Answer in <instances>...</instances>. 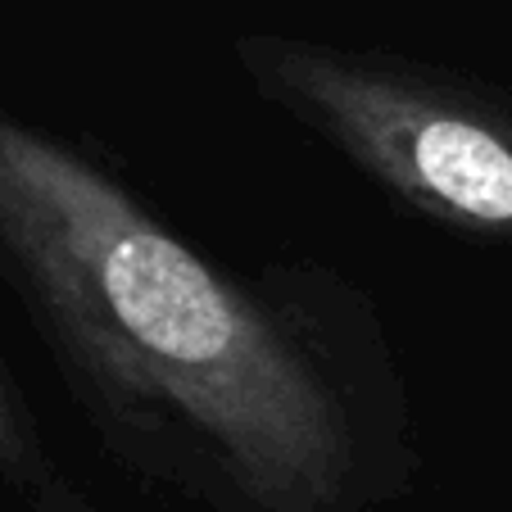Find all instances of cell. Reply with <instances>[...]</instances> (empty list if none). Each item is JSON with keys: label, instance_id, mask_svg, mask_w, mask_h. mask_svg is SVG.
Segmentation results:
<instances>
[{"label": "cell", "instance_id": "cell-1", "mask_svg": "<svg viewBox=\"0 0 512 512\" xmlns=\"http://www.w3.org/2000/svg\"><path fill=\"white\" fill-rule=\"evenodd\" d=\"M0 259L150 472L223 512H363V435L304 331L10 114Z\"/></svg>", "mask_w": 512, "mask_h": 512}, {"label": "cell", "instance_id": "cell-2", "mask_svg": "<svg viewBox=\"0 0 512 512\" xmlns=\"http://www.w3.org/2000/svg\"><path fill=\"white\" fill-rule=\"evenodd\" d=\"M250 78L431 223L512 241V100L413 64L245 37Z\"/></svg>", "mask_w": 512, "mask_h": 512}, {"label": "cell", "instance_id": "cell-3", "mask_svg": "<svg viewBox=\"0 0 512 512\" xmlns=\"http://www.w3.org/2000/svg\"><path fill=\"white\" fill-rule=\"evenodd\" d=\"M0 476L10 485H19L23 494H32V499L41 503V512H50V503L59 499L55 476H50L46 458L32 445V435H28V426H23L5 381H0Z\"/></svg>", "mask_w": 512, "mask_h": 512}]
</instances>
